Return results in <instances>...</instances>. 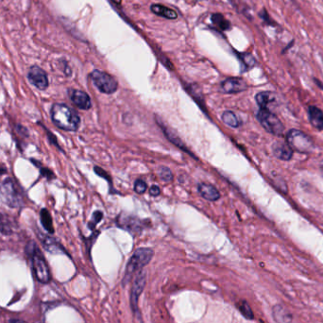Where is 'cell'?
I'll use <instances>...</instances> for the list:
<instances>
[{
	"instance_id": "obj_32",
	"label": "cell",
	"mask_w": 323,
	"mask_h": 323,
	"mask_svg": "<svg viewBox=\"0 0 323 323\" xmlns=\"http://www.w3.org/2000/svg\"><path fill=\"white\" fill-rule=\"evenodd\" d=\"M10 323H26V321H24V320H22V319H15V318H13V319H11L10 320Z\"/></svg>"
},
{
	"instance_id": "obj_33",
	"label": "cell",
	"mask_w": 323,
	"mask_h": 323,
	"mask_svg": "<svg viewBox=\"0 0 323 323\" xmlns=\"http://www.w3.org/2000/svg\"><path fill=\"white\" fill-rule=\"evenodd\" d=\"M320 169H321V171H322L323 173V160L322 162H321V164H320Z\"/></svg>"
},
{
	"instance_id": "obj_14",
	"label": "cell",
	"mask_w": 323,
	"mask_h": 323,
	"mask_svg": "<svg viewBox=\"0 0 323 323\" xmlns=\"http://www.w3.org/2000/svg\"><path fill=\"white\" fill-rule=\"evenodd\" d=\"M308 119L311 125L315 129L322 131L323 130V112L317 106L311 105L307 109Z\"/></svg>"
},
{
	"instance_id": "obj_2",
	"label": "cell",
	"mask_w": 323,
	"mask_h": 323,
	"mask_svg": "<svg viewBox=\"0 0 323 323\" xmlns=\"http://www.w3.org/2000/svg\"><path fill=\"white\" fill-rule=\"evenodd\" d=\"M153 254L154 252L149 248H140L133 252L125 270L123 277L124 285L129 283L132 277L136 276L138 272L143 271V268L149 264L153 257Z\"/></svg>"
},
{
	"instance_id": "obj_34",
	"label": "cell",
	"mask_w": 323,
	"mask_h": 323,
	"mask_svg": "<svg viewBox=\"0 0 323 323\" xmlns=\"http://www.w3.org/2000/svg\"><path fill=\"white\" fill-rule=\"evenodd\" d=\"M114 1H116L117 3H120V2H121V0H114Z\"/></svg>"
},
{
	"instance_id": "obj_22",
	"label": "cell",
	"mask_w": 323,
	"mask_h": 323,
	"mask_svg": "<svg viewBox=\"0 0 323 323\" xmlns=\"http://www.w3.org/2000/svg\"><path fill=\"white\" fill-rule=\"evenodd\" d=\"M41 240H42L43 244L45 246V249L48 252H53V253L61 252V247L59 246L58 243L55 240L52 239V238L46 236V235L41 237Z\"/></svg>"
},
{
	"instance_id": "obj_31",
	"label": "cell",
	"mask_w": 323,
	"mask_h": 323,
	"mask_svg": "<svg viewBox=\"0 0 323 323\" xmlns=\"http://www.w3.org/2000/svg\"><path fill=\"white\" fill-rule=\"evenodd\" d=\"M314 82H315V84H317V86L318 88H320L321 90H323L322 82H320V80H319V79H317V78H314Z\"/></svg>"
},
{
	"instance_id": "obj_4",
	"label": "cell",
	"mask_w": 323,
	"mask_h": 323,
	"mask_svg": "<svg viewBox=\"0 0 323 323\" xmlns=\"http://www.w3.org/2000/svg\"><path fill=\"white\" fill-rule=\"evenodd\" d=\"M286 143L294 151L303 154H309L315 149V142L311 136L306 134L303 130L292 129L287 131Z\"/></svg>"
},
{
	"instance_id": "obj_11",
	"label": "cell",
	"mask_w": 323,
	"mask_h": 323,
	"mask_svg": "<svg viewBox=\"0 0 323 323\" xmlns=\"http://www.w3.org/2000/svg\"><path fill=\"white\" fill-rule=\"evenodd\" d=\"M272 149L274 156L281 161L288 162L293 158L294 150L286 142L277 141L272 145Z\"/></svg>"
},
{
	"instance_id": "obj_1",
	"label": "cell",
	"mask_w": 323,
	"mask_h": 323,
	"mask_svg": "<svg viewBox=\"0 0 323 323\" xmlns=\"http://www.w3.org/2000/svg\"><path fill=\"white\" fill-rule=\"evenodd\" d=\"M51 119L58 128L67 131H76L80 124V117L77 112L65 104L56 103L52 106Z\"/></svg>"
},
{
	"instance_id": "obj_8",
	"label": "cell",
	"mask_w": 323,
	"mask_h": 323,
	"mask_svg": "<svg viewBox=\"0 0 323 323\" xmlns=\"http://www.w3.org/2000/svg\"><path fill=\"white\" fill-rule=\"evenodd\" d=\"M146 283H147V273L144 271L138 272L136 275V278L133 279L131 289H130V307L136 317L137 315H139L138 301L146 286Z\"/></svg>"
},
{
	"instance_id": "obj_17",
	"label": "cell",
	"mask_w": 323,
	"mask_h": 323,
	"mask_svg": "<svg viewBox=\"0 0 323 323\" xmlns=\"http://www.w3.org/2000/svg\"><path fill=\"white\" fill-rule=\"evenodd\" d=\"M273 317L277 323H294L292 316L281 305L273 307Z\"/></svg>"
},
{
	"instance_id": "obj_15",
	"label": "cell",
	"mask_w": 323,
	"mask_h": 323,
	"mask_svg": "<svg viewBox=\"0 0 323 323\" xmlns=\"http://www.w3.org/2000/svg\"><path fill=\"white\" fill-rule=\"evenodd\" d=\"M199 192L201 197L209 201H218L220 198V192L217 188L212 184H207V183H201L199 185Z\"/></svg>"
},
{
	"instance_id": "obj_23",
	"label": "cell",
	"mask_w": 323,
	"mask_h": 323,
	"mask_svg": "<svg viewBox=\"0 0 323 323\" xmlns=\"http://www.w3.org/2000/svg\"><path fill=\"white\" fill-rule=\"evenodd\" d=\"M239 58L242 62V64L244 65L246 69H251L252 67H254L256 65V60L250 53H243L239 54Z\"/></svg>"
},
{
	"instance_id": "obj_29",
	"label": "cell",
	"mask_w": 323,
	"mask_h": 323,
	"mask_svg": "<svg viewBox=\"0 0 323 323\" xmlns=\"http://www.w3.org/2000/svg\"><path fill=\"white\" fill-rule=\"evenodd\" d=\"M149 193L151 196H154V197H157V196H159L160 193H161V190H160V188L158 187V186H152V187L150 188V190H149Z\"/></svg>"
},
{
	"instance_id": "obj_7",
	"label": "cell",
	"mask_w": 323,
	"mask_h": 323,
	"mask_svg": "<svg viewBox=\"0 0 323 323\" xmlns=\"http://www.w3.org/2000/svg\"><path fill=\"white\" fill-rule=\"evenodd\" d=\"M0 200L12 208L22 204V196L12 180H6L0 185Z\"/></svg>"
},
{
	"instance_id": "obj_9",
	"label": "cell",
	"mask_w": 323,
	"mask_h": 323,
	"mask_svg": "<svg viewBox=\"0 0 323 323\" xmlns=\"http://www.w3.org/2000/svg\"><path fill=\"white\" fill-rule=\"evenodd\" d=\"M28 78L30 83L39 90H45L48 86V78L46 73L37 65H33L30 68Z\"/></svg>"
},
{
	"instance_id": "obj_13",
	"label": "cell",
	"mask_w": 323,
	"mask_h": 323,
	"mask_svg": "<svg viewBox=\"0 0 323 323\" xmlns=\"http://www.w3.org/2000/svg\"><path fill=\"white\" fill-rule=\"evenodd\" d=\"M255 100L260 109L271 110V106L277 102V95L272 92H260L255 96Z\"/></svg>"
},
{
	"instance_id": "obj_21",
	"label": "cell",
	"mask_w": 323,
	"mask_h": 323,
	"mask_svg": "<svg viewBox=\"0 0 323 323\" xmlns=\"http://www.w3.org/2000/svg\"><path fill=\"white\" fill-rule=\"evenodd\" d=\"M212 21H213V25L220 28V30H222V31H228L231 28L230 22L225 19V17L220 13L213 14L212 16Z\"/></svg>"
},
{
	"instance_id": "obj_30",
	"label": "cell",
	"mask_w": 323,
	"mask_h": 323,
	"mask_svg": "<svg viewBox=\"0 0 323 323\" xmlns=\"http://www.w3.org/2000/svg\"><path fill=\"white\" fill-rule=\"evenodd\" d=\"M47 134H48V137L50 138V139H49V140H50V142H51L52 144H54L55 146H57L59 148V145L58 143H57V140H56V137L53 136V134H51L50 132H48V130H47Z\"/></svg>"
},
{
	"instance_id": "obj_6",
	"label": "cell",
	"mask_w": 323,
	"mask_h": 323,
	"mask_svg": "<svg viewBox=\"0 0 323 323\" xmlns=\"http://www.w3.org/2000/svg\"><path fill=\"white\" fill-rule=\"evenodd\" d=\"M90 77L97 89L104 94L110 95L117 90L118 84L117 79L106 72L94 70L91 73Z\"/></svg>"
},
{
	"instance_id": "obj_26",
	"label": "cell",
	"mask_w": 323,
	"mask_h": 323,
	"mask_svg": "<svg viewBox=\"0 0 323 323\" xmlns=\"http://www.w3.org/2000/svg\"><path fill=\"white\" fill-rule=\"evenodd\" d=\"M147 187H148L147 183L143 180H137L136 181V183H134V190H136V193H138V194L145 193L146 190H147Z\"/></svg>"
},
{
	"instance_id": "obj_12",
	"label": "cell",
	"mask_w": 323,
	"mask_h": 323,
	"mask_svg": "<svg viewBox=\"0 0 323 323\" xmlns=\"http://www.w3.org/2000/svg\"><path fill=\"white\" fill-rule=\"evenodd\" d=\"M69 97L71 98L72 102L82 110H89L92 106L90 97L84 91L76 89L69 90Z\"/></svg>"
},
{
	"instance_id": "obj_19",
	"label": "cell",
	"mask_w": 323,
	"mask_h": 323,
	"mask_svg": "<svg viewBox=\"0 0 323 323\" xmlns=\"http://www.w3.org/2000/svg\"><path fill=\"white\" fill-rule=\"evenodd\" d=\"M221 119L226 125L232 127V128H238L241 125V121H240L239 118L237 117V116L234 113L231 112V111L224 112L222 114Z\"/></svg>"
},
{
	"instance_id": "obj_18",
	"label": "cell",
	"mask_w": 323,
	"mask_h": 323,
	"mask_svg": "<svg viewBox=\"0 0 323 323\" xmlns=\"http://www.w3.org/2000/svg\"><path fill=\"white\" fill-rule=\"evenodd\" d=\"M150 10L152 13H155L157 15H160L162 17L168 18V19H176L178 17V14L174 10L168 8V7L155 4L150 7Z\"/></svg>"
},
{
	"instance_id": "obj_10",
	"label": "cell",
	"mask_w": 323,
	"mask_h": 323,
	"mask_svg": "<svg viewBox=\"0 0 323 323\" xmlns=\"http://www.w3.org/2000/svg\"><path fill=\"white\" fill-rule=\"evenodd\" d=\"M221 88L227 94H237L248 89V84L241 78H229L222 82Z\"/></svg>"
},
{
	"instance_id": "obj_28",
	"label": "cell",
	"mask_w": 323,
	"mask_h": 323,
	"mask_svg": "<svg viewBox=\"0 0 323 323\" xmlns=\"http://www.w3.org/2000/svg\"><path fill=\"white\" fill-rule=\"evenodd\" d=\"M41 173L42 175L45 177V178H47V179H53L54 178V174H53V172L50 171L49 169H47V168H42L41 169Z\"/></svg>"
},
{
	"instance_id": "obj_25",
	"label": "cell",
	"mask_w": 323,
	"mask_h": 323,
	"mask_svg": "<svg viewBox=\"0 0 323 323\" xmlns=\"http://www.w3.org/2000/svg\"><path fill=\"white\" fill-rule=\"evenodd\" d=\"M159 177L161 178L162 181H166V182H169V181L173 180V174L171 172V170L168 168H163L159 169Z\"/></svg>"
},
{
	"instance_id": "obj_27",
	"label": "cell",
	"mask_w": 323,
	"mask_h": 323,
	"mask_svg": "<svg viewBox=\"0 0 323 323\" xmlns=\"http://www.w3.org/2000/svg\"><path fill=\"white\" fill-rule=\"evenodd\" d=\"M259 15H260V16L262 17V19L264 20L265 22H266L268 25H275L274 23H272V20L271 19L268 13H266V11H265V9H264L261 13H259Z\"/></svg>"
},
{
	"instance_id": "obj_24",
	"label": "cell",
	"mask_w": 323,
	"mask_h": 323,
	"mask_svg": "<svg viewBox=\"0 0 323 323\" xmlns=\"http://www.w3.org/2000/svg\"><path fill=\"white\" fill-rule=\"evenodd\" d=\"M238 308L241 312V314L246 317V318H249V319H253V312H252L250 305L248 304L247 302L243 301L238 304Z\"/></svg>"
},
{
	"instance_id": "obj_16",
	"label": "cell",
	"mask_w": 323,
	"mask_h": 323,
	"mask_svg": "<svg viewBox=\"0 0 323 323\" xmlns=\"http://www.w3.org/2000/svg\"><path fill=\"white\" fill-rule=\"evenodd\" d=\"M157 121H158L159 125H160V127H161L163 130H164L165 136L168 137V139L169 141H170V142L172 143V144H174L175 146H177L179 149H182L183 151H186V152H188L190 155H192V154H191V152L186 149V147H185L184 143L181 141V138H180L179 136H177L172 129H170L169 128H168V127H166V126H165L163 123L160 122L158 119H157Z\"/></svg>"
},
{
	"instance_id": "obj_3",
	"label": "cell",
	"mask_w": 323,
	"mask_h": 323,
	"mask_svg": "<svg viewBox=\"0 0 323 323\" xmlns=\"http://www.w3.org/2000/svg\"><path fill=\"white\" fill-rule=\"evenodd\" d=\"M28 252L32 259V265L35 278L42 284H47L51 280V275L48 265L45 262L44 256L36 245L32 242L28 245Z\"/></svg>"
},
{
	"instance_id": "obj_20",
	"label": "cell",
	"mask_w": 323,
	"mask_h": 323,
	"mask_svg": "<svg viewBox=\"0 0 323 323\" xmlns=\"http://www.w3.org/2000/svg\"><path fill=\"white\" fill-rule=\"evenodd\" d=\"M40 219L42 225L44 226L45 230L49 233H54V228H53V223H52V218L50 213L48 212V210L46 209H42L41 213H40Z\"/></svg>"
},
{
	"instance_id": "obj_5",
	"label": "cell",
	"mask_w": 323,
	"mask_h": 323,
	"mask_svg": "<svg viewBox=\"0 0 323 323\" xmlns=\"http://www.w3.org/2000/svg\"><path fill=\"white\" fill-rule=\"evenodd\" d=\"M256 118L261 126L264 129L275 136H282L284 134V125L280 120L275 114H273L272 111L266 109H259L258 113L256 115Z\"/></svg>"
}]
</instances>
